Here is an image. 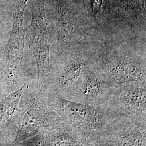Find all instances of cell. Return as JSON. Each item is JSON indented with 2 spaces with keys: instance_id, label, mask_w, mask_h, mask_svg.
<instances>
[{
  "instance_id": "obj_1",
  "label": "cell",
  "mask_w": 146,
  "mask_h": 146,
  "mask_svg": "<svg viewBox=\"0 0 146 146\" xmlns=\"http://www.w3.org/2000/svg\"><path fill=\"white\" fill-rule=\"evenodd\" d=\"M146 43L107 36L94 44L95 62L111 86L146 81Z\"/></svg>"
},
{
  "instance_id": "obj_2",
  "label": "cell",
  "mask_w": 146,
  "mask_h": 146,
  "mask_svg": "<svg viewBox=\"0 0 146 146\" xmlns=\"http://www.w3.org/2000/svg\"><path fill=\"white\" fill-rule=\"evenodd\" d=\"M56 29V52L70 47L102 42L107 35L99 21L86 9H78L66 0H56L54 15Z\"/></svg>"
},
{
  "instance_id": "obj_3",
  "label": "cell",
  "mask_w": 146,
  "mask_h": 146,
  "mask_svg": "<svg viewBox=\"0 0 146 146\" xmlns=\"http://www.w3.org/2000/svg\"><path fill=\"white\" fill-rule=\"evenodd\" d=\"M44 1L36 0L34 2L31 22L25 37L27 44L36 61L38 78L48 75L50 68L52 33L46 15Z\"/></svg>"
},
{
  "instance_id": "obj_4",
  "label": "cell",
  "mask_w": 146,
  "mask_h": 146,
  "mask_svg": "<svg viewBox=\"0 0 146 146\" xmlns=\"http://www.w3.org/2000/svg\"><path fill=\"white\" fill-rule=\"evenodd\" d=\"M94 62V44L74 46L56 52L54 62H50L49 74L52 75L58 88H68Z\"/></svg>"
},
{
  "instance_id": "obj_5",
  "label": "cell",
  "mask_w": 146,
  "mask_h": 146,
  "mask_svg": "<svg viewBox=\"0 0 146 146\" xmlns=\"http://www.w3.org/2000/svg\"><path fill=\"white\" fill-rule=\"evenodd\" d=\"M28 0H19L13 15V24L5 48L7 67L11 77L15 78L22 68L25 43L23 14Z\"/></svg>"
},
{
  "instance_id": "obj_6",
  "label": "cell",
  "mask_w": 146,
  "mask_h": 146,
  "mask_svg": "<svg viewBox=\"0 0 146 146\" xmlns=\"http://www.w3.org/2000/svg\"><path fill=\"white\" fill-rule=\"evenodd\" d=\"M75 92L89 101H96L104 96V86L110 85L105 80L95 62L86 68L74 83Z\"/></svg>"
},
{
  "instance_id": "obj_7",
  "label": "cell",
  "mask_w": 146,
  "mask_h": 146,
  "mask_svg": "<svg viewBox=\"0 0 146 146\" xmlns=\"http://www.w3.org/2000/svg\"><path fill=\"white\" fill-rule=\"evenodd\" d=\"M58 101L61 104L64 114L76 122H87L92 118V110L85 104L67 101L60 99Z\"/></svg>"
},
{
  "instance_id": "obj_8",
  "label": "cell",
  "mask_w": 146,
  "mask_h": 146,
  "mask_svg": "<svg viewBox=\"0 0 146 146\" xmlns=\"http://www.w3.org/2000/svg\"><path fill=\"white\" fill-rule=\"evenodd\" d=\"M25 88L26 86H23L10 94L0 104V125L8 121L13 115Z\"/></svg>"
},
{
  "instance_id": "obj_9",
  "label": "cell",
  "mask_w": 146,
  "mask_h": 146,
  "mask_svg": "<svg viewBox=\"0 0 146 146\" xmlns=\"http://www.w3.org/2000/svg\"><path fill=\"white\" fill-rule=\"evenodd\" d=\"M39 123V119L36 111L31 109L27 111L21 123L17 137L22 140L24 136L31 134L36 129Z\"/></svg>"
},
{
  "instance_id": "obj_10",
  "label": "cell",
  "mask_w": 146,
  "mask_h": 146,
  "mask_svg": "<svg viewBox=\"0 0 146 146\" xmlns=\"http://www.w3.org/2000/svg\"><path fill=\"white\" fill-rule=\"evenodd\" d=\"M137 140L135 139V136H130L128 137H125L123 140H122V146H136L137 145Z\"/></svg>"
}]
</instances>
